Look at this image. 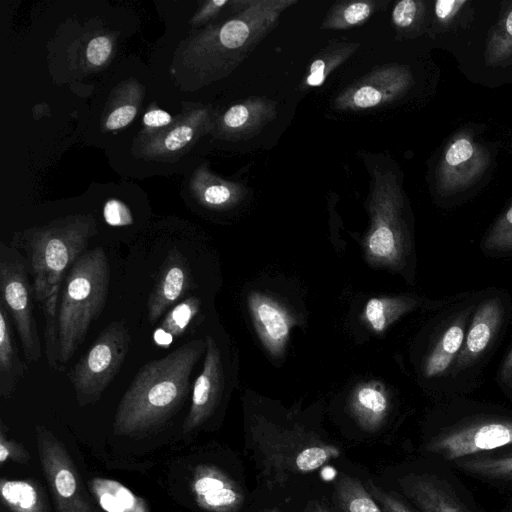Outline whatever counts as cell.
Instances as JSON below:
<instances>
[{"label":"cell","instance_id":"obj_1","mask_svg":"<svg viewBox=\"0 0 512 512\" xmlns=\"http://www.w3.org/2000/svg\"><path fill=\"white\" fill-rule=\"evenodd\" d=\"M96 232L91 216L74 215L23 231L10 244L23 251L32 277L34 299L43 313L47 362L55 372H59L57 313L62 283Z\"/></svg>","mask_w":512,"mask_h":512},{"label":"cell","instance_id":"obj_2","mask_svg":"<svg viewBox=\"0 0 512 512\" xmlns=\"http://www.w3.org/2000/svg\"><path fill=\"white\" fill-rule=\"evenodd\" d=\"M205 351V339H194L144 364L118 404L114 433L142 434L176 413L189 393L191 373Z\"/></svg>","mask_w":512,"mask_h":512},{"label":"cell","instance_id":"obj_3","mask_svg":"<svg viewBox=\"0 0 512 512\" xmlns=\"http://www.w3.org/2000/svg\"><path fill=\"white\" fill-rule=\"evenodd\" d=\"M296 0H252L226 21L207 28L196 39L193 55L199 81L228 76L277 26L281 14Z\"/></svg>","mask_w":512,"mask_h":512},{"label":"cell","instance_id":"obj_4","mask_svg":"<svg viewBox=\"0 0 512 512\" xmlns=\"http://www.w3.org/2000/svg\"><path fill=\"white\" fill-rule=\"evenodd\" d=\"M109 284L110 265L101 247L85 251L67 272L57 313L59 372L65 369L102 313Z\"/></svg>","mask_w":512,"mask_h":512},{"label":"cell","instance_id":"obj_5","mask_svg":"<svg viewBox=\"0 0 512 512\" xmlns=\"http://www.w3.org/2000/svg\"><path fill=\"white\" fill-rule=\"evenodd\" d=\"M258 467L270 488L315 471L340 456L339 447L301 428L259 427L253 433Z\"/></svg>","mask_w":512,"mask_h":512},{"label":"cell","instance_id":"obj_6","mask_svg":"<svg viewBox=\"0 0 512 512\" xmlns=\"http://www.w3.org/2000/svg\"><path fill=\"white\" fill-rule=\"evenodd\" d=\"M131 345L122 320L109 323L68 373L78 405L97 402L118 374Z\"/></svg>","mask_w":512,"mask_h":512},{"label":"cell","instance_id":"obj_7","mask_svg":"<svg viewBox=\"0 0 512 512\" xmlns=\"http://www.w3.org/2000/svg\"><path fill=\"white\" fill-rule=\"evenodd\" d=\"M402 194L391 173L375 172L369 200L371 218L366 238L368 257L376 263L401 267L405 257Z\"/></svg>","mask_w":512,"mask_h":512},{"label":"cell","instance_id":"obj_8","mask_svg":"<svg viewBox=\"0 0 512 512\" xmlns=\"http://www.w3.org/2000/svg\"><path fill=\"white\" fill-rule=\"evenodd\" d=\"M27 263L12 245L0 244V303L7 310L27 362L42 357V346L34 315V293Z\"/></svg>","mask_w":512,"mask_h":512},{"label":"cell","instance_id":"obj_9","mask_svg":"<svg viewBox=\"0 0 512 512\" xmlns=\"http://www.w3.org/2000/svg\"><path fill=\"white\" fill-rule=\"evenodd\" d=\"M38 451L56 512H97L82 487L70 455L45 427H36Z\"/></svg>","mask_w":512,"mask_h":512},{"label":"cell","instance_id":"obj_10","mask_svg":"<svg viewBox=\"0 0 512 512\" xmlns=\"http://www.w3.org/2000/svg\"><path fill=\"white\" fill-rule=\"evenodd\" d=\"M512 445V421L486 420L463 425L432 439L425 450L456 461Z\"/></svg>","mask_w":512,"mask_h":512},{"label":"cell","instance_id":"obj_11","mask_svg":"<svg viewBox=\"0 0 512 512\" xmlns=\"http://www.w3.org/2000/svg\"><path fill=\"white\" fill-rule=\"evenodd\" d=\"M412 84L413 76L407 66L378 67L347 87L335 99L334 106L348 111L375 108L403 95Z\"/></svg>","mask_w":512,"mask_h":512},{"label":"cell","instance_id":"obj_12","mask_svg":"<svg viewBox=\"0 0 512 512\" xmlns=\"http://www.w3.org/2000/svg\"><path fill=\"white\" fill-rule=\"evenodd\" d=\"M489 154L472 136L460 133L446 147L436 171L438 192L452 195L466 190L486 171Z\"/></svg>","mask_w":512,"mask_h":512},{"label":"cell","instance_id":"obj_13","mask_svg":"<svg viewBox=\"0 0 512 512\" xmlns=\"http://www.w3.org/2000/svg\"><path fill=\"white\" fill-rule=\"evenodd\" d=\"M206 351L201 373L196 378L190 410L184 422V431L190 432L202 425L216 410L224 390V366L220 349L211 335H206Z\"/></svg>","mask_w":512,"mask_h":512},{"label":"cell","instance_id":"obj_14","mask_svg":"<svg viewBox=\"0 0 512 512\" xmlns=\"http://www.w3.org/2000/svg\"><path fill=\"white\" fill-rule=\"evenodd\" d=\"M191 488L198 506L208 512H237L245 500L237 482L213 465L196 467Z\"/></svg>","mask_w":512,"mask_h":512},{"label":"cell","instance_id":"obj_15","mask_svg":"<svg viewBox=\"0 0 512 512\" xmlns=\"http://www.w3.org/2000/svg\"><path fill=\"white\" fill-rule=\"evenodd\" d=\"M248 307L261 342L273 357H280L294 325L293 317L277 301L258 292L249 294Z\"/></svg>","mask_w":512,"mask_h":512},{"label":"cell","instance_id":"obj_16","mask_svg":"<svg viewBox=\"0 0 512 512\" xmlns=\"http://www.w3.org/2000/svg\"><path fill=\"white\" fill-rule=\"evenodd\" d=\"M187 261L179 251H171L147 301L148 321L155 324L190 287Z\"/></svg>","mask_w":512,"mask_h":512},{"label":"cell","instance_id":"obj_17","mask_svg":"<svg viewBox=\"0 0 512 512\" xmlns=\"http://www.w3.org/2000/svg\"><path fill=\"white\" fill-rule=\"evenodd\" d=\"M276 103L251 98L229 107L222 115L219 130L227 139L239 140L260 132L276 116Z\"/></svg>","mask_w":512,"mask_h":512},{"label":"cell","instance_id":"obj_18","mask_svg":"<svg viewBox=\"0 0 512 512\" xmlns=\"http://www.w3.org/2000/svg\"><path fill=\"white\" fill-rule=\"evenodd\" d=\"M399 483L404 494L422 512H468L452 489L435 475L409 474Z\"/></svg>","mask_w":512,"mask_h":512},{"label":"cell","instance_id":"obj_19","mask_svg":"<svg viewBox=\"0 0 512 512\" xmlns=\"http://www.w3.org/2000/svg\"><path fill=\"white\" fill-rule=\"evenodd\" d=\"M503 318V306L498 298H490L477 308L464 345L456 359L455 369L476 360L490 345Z\"/></svg>","mask_w":512,"mask_h":512},{"label":"cell","instance_id":"obj_20","mask_svg":"<svg viewBox=\"0 0 512 512\" xmlns=\"http://www.w3.org/2000/svg\"><path fill=\"white\" fill-rule=\"evenodd\" d=\"M210 122L208 111L199 109L177 120L169 128L153 135L145 146V153L153 157H165L183 151Z\"/></svg>","mask_w":512,"mask_h":512},{"label":"cell","instance_id":"obj_21","mask_svg":"<svg viewBox=\"0 0 512 512\" xmlns=\"http://www.w3.org/2000/svg\"><path fill=\"white\" fill-rule=\"evenodd\" d=\"M350 411L359 427L367 432H376L384 424L390 401L388 393L380 384L367 383L358 386L350 398Z\"/></svg>","mask_w":512,"mask_h":512},{"label":"cell","instance_id":"obj_22","mask_svg":"<svg viewBox=\"0 0 512 512\" xmlns=\"http://www.w3.org/2000/svg\"><path fill=\"white\" fill-rule=\"evenodd\" d=\"M27 365L21 360L11 318L0 303V395L9 398L24 377Z\"/></svg>","mask_w":512,"mask_h":512},{"label":"cell","instance_id":"obj_23","mask_svg":"<svg viewBox=\"0 0 512 512\" xmlns=\"http://www.w3.org/2000/svg\"><path fill=\"white\" fill-rule=\"evenodd\" d=\"M90 487L105 512H150L142 498L116 480L96 477Z\"/></svg>","mask_w":512,"mask_h":512},{"label":"cell","instance_id":"obj_24","mask_svg":"<svg viewBox=\"0 0 512 512\" xmlns=\"http://www.w3.org/2000/svg\"><path fill=\"white\" fill-rule=\"evenodd\" d=\"M194 194L200 203L211 209H225L244 196V187L220 179L209 172H199L194 181Z\"/></svg>","mask_w":512,"mask_h":512},{"label":"cell","instance_id":"obj_25","mask_svg":"<svg viewBox=\"0 0 512 512\" xmlns=\"http://www.w3.org/2000/svg\"><path fill=\"white\" fill-rule=\"evenodd\" d=\"M336 512H383L367 487L357 478L343 475L334 486Z\"/></svg>","mask_w":512,"mask_h":512},{"label":"cell","instance_id":"obj_26","mask_svg":"<svg viewBox=\"0 0 512 512\" xmlns=\"http://www.w3.org/2000/svg\"><path fill=\"white\" fill-rule=\"evenodd\" d=\"M201 301L189 297L171 308L156 328L153 339L159 346H169L175 338L182 336L200 311Z\"/></svg>","mask_w":512,"mask_h":512},{"label":"cell","instance_id":"obj_27","mask_svg":"<svg viewBox=\"0 0 512 512\" xmlns=\"http://www.w3.org/2000/svg\"><path fill=\"white\" fill-rule=\"evenodd\" d=\"M464 342V323L450 325L439 338L424 365V375L435 377L444 373L462 348Z\"/></svg>","mask_w":512,"mask_h":512},{"label":"cell","instance_id":"obj_28","mask_svg":"<svg viewBox=\"0 0 512 512\" xmlns=\"http://www.w3.org/2000/svg\"><path fill=\"white\" fill-rule=\"evenodd\" d=\"M484 60L489 67L512 63V4L501 14L487 38Z\"/></svg>","mask_w":512,"mask_h":512},{"label":"cell","instance_id":"obj_29","mask_svg":"<svg viewBox=\"0 0 512 512\" xmlns=\"http://www.w3.org/2000/svg\"><path fill=\"white\" fill-rule=\"evenodd\" d=\"M415 305L409 297L372 298L365 305L364 319L373 331L381 333Z\"/></svg>","mask_w":512,"mask_h":512},{"label":"cell","instance_id":"obj_30","mask_svg":"<svg viewBox=\"0 0 512 512\" xmlns=\"http://www.w3.org/2000/svg\"><path fill=\"white\" fill-rule=\"evenodd\" d=\"M455 462L458 468L477 477L500 481L512 480V452L497 455L478 454Z\"/></svg>","mask_w":512,"mask_h":512},{"label":"cell","instance_id":"obj_31","mask_svg":"<svg viewBox=\"0 0 512 512\" xmlns=\"http://www.w3.org/2000/svg\"><path fill=\"white\" fill-rule=\"evenodd\" d=\"M384 1H342L329 10L322 29H345L364 23Z\"/></svg>","mask_w":512,"mask_h":512},{"label":"cell","instance_id":"obj_32","mask_svg":"<svg viewBox=\"0 0 512 512\" xmlns=\"http://www.w3.org/2000/svg\"><path fill=\"white\" fill-rule=\"evenodd\" d=\"M359 47L358 43H333L323 49L312 61L309 74L305 78L307 87L321 86L328 75L345 60H347Z\"/></svg>","mask_w":512,"mask_h":512},{"label":"cell","instance_id":"obj_33","mask_svg":"<svg viewBox=\"0 0 512 512\" xmlns=\"http://www.w3.org/2000/svg\"><path fill=\"white\" fill-rule=\"evenodd\" d=\"M1 498L11 512H45L38 490L22 480H1Z\"/></svg>","mask_w":512,"mask_h":512},{"label":"cell","instance_id":"obj_34","mask_svg":"<svg viewBox=\"0 0 512 512\" xmlns=\"http://www.w3.org/2000/svg\"><path fill=\"white\" fill-rule=\"evenodd\" d=\"M483 247L486 251L495 253L512 250V204L491 227Z\"/></svg>","mask_w":512,"mask_h":512},{"label":"cell","instance_id":"obj_35","mask_svg":"<svg viewBox=\"0 0 512 512\" xmlns=\"http://www.w3.org/2000/svg\"><path fill=\"white\" fill-rule=\"evenodd\" d=\"M138 105L136 98L117 100L104 119V130L114 131L128 126L136 117Z\"/></svg>","mask_w":512,"mask_h":512},{"label":"cell","instance_id":"obj_36","mask_svg":"<svg viewBox=\"0 0 512 512\" xmlns=\"http://www.w3.org/2000/svg\"><path fill=\"white\" fill-rule=\"evenodd\" d=\"M368 491L381 507L383 512H414L395 493L387 492L371 481L365 483Z\"/></svg>","mask_w":512,"mask_h":512},{"label":"cell","instance_id":"obj_37","mask_svg":"<svg viewBox=\"0 0 512 512\" xmlns=\"http://www.w3.org/2000/svg\"><path fill=\"white\" fill-rule=\"evenodd\" d=\"M422 5L423 2L415 0L397 2L392 11L394 25L401 29L410 27L420 15Z\"/></svg>","mask_w":512,"mask_h":512},{"label":"cell","instance_id":"obj_38","mask_svg":"<svg viewBox=\"0 0 512 512\" xmlns=\"http://www.w3.org/2000/svg\"><path fill=\"white\" fill-rule=\"evenodd\" d=\"M112 49V42L108 37H94L90 40L86 48L87 61L93 66H102L110 58Z\"/></svg>","mask_w":512,"mask_h":512},{"label":"cell","instance_id":"obj_39","mask_svg":"<svg viewBox=\"0 0 512 512\" xmlns=\"http://www.w3.org/2000/svg\"><path fill=\"white\" fill-rule=\"evenodd\" d=\"M106 222L113 226L127 225L132 222L128 207L117 199H109L103 209Z\"/></svg>","mask_w":512,"mask_h":512},{"label":"cell","instance_id":"obj_40","mask_svg":"<svg viewBox=\"0 0 512 512\" xmlns=\"http://www.w3.org/2000/svg\"><path fill=\"white\" fill-rule=\"evenodd\" d=\"M143 124L149 129H160L171 126L175 121L172 116L162 109H150L143 116Z\"/></svg>","mask_w":512,"mask_h":512},{"label":"cell","instance_id":"obj_41","mask_svg":"<svg viewBox=\"0 0 512 512\" xmlns=\"http://www.w3.org/2000/svg\"><path fill=\"white\" fill-rule=\"evenodd\" d=\"M466 3V0H439L435 3V15L441 22H447L456 16Z\"/></svg>","mask_w":512,"mask_h":512},{"label":"cell","instance_id":"obj_42","mask_svg":"<svg viewBox=\"0 0 512 512\" xmlns=\"http://www.w3.org/2000/svg\"><path fill=\"white\" fill-rule=\"evenodd\" d=\"M228 0H212L204 3V6L198 11L193 18V23L203 24L213 18L225 6L230 4Z\"/></svg>","mask_w":512,"mask_h":512},{"label":"cell","instance_id":"obj_43","mask_svg":"<svg viewBox=\"0 0 512 512\" xmlns=\"http://www.w3.org/2000/svg\"><path fill=\"white\" fill-rule=\"evenodd\" d=\"M501 377L505 382L512 381V349L509 351L501 368Z\"/></svg>","mask_w":512,"mask_h":512},{"label":"cell","instance_id":"obj_44","mask_svg":"<svg viewBox=\"0 0 512 512\" xmlns=\"http://www.w3.org/2000/svg\"><path fill=\"white\" fill-rule=\"evenodd\" d=\"M13 443L7 441L5 438H4V435L1 434V438H0V462L1 464H4V462L10 457L12 456V449L13 448Z\"/></svg>","mask_w":512,"mask_h":512},{"label":"cell","instance_id":"obj_45","mask_svg":"<svg viewBox=\"0 0 512 512\" xmlns=\"http://www.w3.org/2000/svg\"><path fill=\"white\" fill-rule=\"evenodd\" d=\"M305 512H336L334 509H331L326 504H323L319 501H311L307 504L305 508Z\"/></svg>","mask_w":512,"mask_h":512},{"label":"cell","instance_id":"obj_46","mask_svg":"<svg viewBox=\"0 0 512 512\" xmlns=\"http://www.w3.org/2000/svg\"><path fill=\"white\" fill-rule=\"evenodd\" d=\"M266 512H279V511H278V510H276V509H271V510H268V511H266Z\"/></svg>","mask_w":512,"mask_h":512}]
</instances>
